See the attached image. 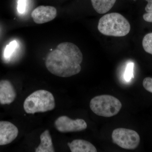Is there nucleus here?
<instances>
[{"label":"nucleus","instance_id":"nucleus-1","mask_svg":"<svg viewBox=\"0 0 152 152\" xmlns=\"http://www.w3.org/2000/svg\"><path fill=\"white\" fill-rule=\"evenodd\" d=\"M83 56L78 47L68 42L59 44L56 49L48 55L45 65L55 75L69 77L79 73Z\"/></svg>","mask_w":152,"mask_h":152},{"label":"nucleus","instance_id":"nucleus-2","mask_svg":"<svg viewBox=\"0 0 152 152\" xmlns=\"http://www.w3.org/2000/svg\"><path fill=\"white\" fill-rule=\"evenodd\" d=\"M99 31L104 35L122 37L127 35L131 30L129 23L122 15L118 13L106 14L98 23Z\"/></svg>","mask_w":152,"mask_h":152},{"label":"nucleus","instance_id":"nucleus-3","mask_svg":"<svg viewBox=\"0 0 152 152\" xmlns=\"http://www.w3.org/2000/svg\"><path fill=\"white\" fill-rule=\"evenodd\" d=\"M55 106L53 95L45 90H38L31 94L25 100L23 104L26 113L33 114L52 110Z\"/></svg>","mask_w":152,"mask_h":152},{"label":"nucleus","instance_id":"nucleus-4","mask_svg":"<svg viewBox=\"0 0 152 152\" xmlns=\"http://www.w3.org/2000/svg\"><path fill=\"white\" fill-rule=\"evenodd\" d=\"M90 107L97 115L111 117L118 113L121 109L122 104L113 96L102 95L93 98L90 102Z\"/></svg>","mask_w":152,"mask_h":152},{"label":"nucleus","instance_id":"nucleus-5","mask_svg":"<svg viewBox=\"0 0 152 152\" xmlns=\"http://www.w3.org/2000/svg\"><path fill=\"white\" fill-rule=\"evenodd\" d=\"M112 137L114 143L127 150L136 149L140 140V136L136 131L125 128H118L114 130Z\"/></svg>","mask_w":152,"mask_h":152},{"label":"nucleus","instance_id":"nucleus-6","mask_svg":"<svg viewBox=\"0 0 152 152\" xmlns=\"http://www.w3.org/2000/svg\"><path fill=\"white\" fill-rule=\"evenodd\" d=\"M57 130L61 133L73 132L84 130L87 128V124L81 119L72 120L66 116L59 117L55 122Z\"/></svg>","mask_w":152,"mask_h":152},{"label":"nucleus","instance_id":"nucleus-7","mask_svg":"<svg viewBox=\"0 0 152 152\" xmlns=\"http://www.w3.org/2000/svg\"><path fill=\"white\" fill-rule=\"evenodd\" d=\"M57 10L51 6H40L31 13V17L37 24H43L53 20L57 16Z\"/></svg>","mask_w":152,"mask_h":152},{"label":"nucleus","instance_id":"nucleus-8","mask_svg":"<svg viewBox=\"0 0 152 152\" xmlns=\"http://www.w3.org/2000/svg\"><path fill=\"white\" fill-rule=\"evenodd\" d=\"M18 128L12 123L5 121H0V145L10 143L18 134Z\"/></svg>","mask_w":152,"mask_h":152},{"label":"nucleus","instance_id":"nucleus-9","mask_svg":"<svg viewBox=\"0 0 152 152\" xmlns=\"http://www.w3.org/2000/svg\"><path fill=\"white\" fill-rule=\"evenodd\" d=\"M16 97V92L10 82L7 80L0 81V103L10 104Z\"/></svg>","mask_w":152,"mask_h":152},{"label":"nucleus","instance_id":"nucleus-10","mask_svg":"<svg viewBox=\"0 0 152 152\" xmlns=\"http://www.w3.org/2000/svg\"><path fill=\"white\" fill-rule=\"evenodd\" d=\"M68 145L72 152H96V147L89 142L83 140H75Z\"/></svg>","mask_w":152,"mask_h":152},{"label":"nucleus","instance_id":"nucleus-11","mask_svg":"<svg viewBox=\"0 0 152 152\" xmlns=\"http://www.w3.org/2000/svg\"><path fill=\"white\" fill-rule=\"evenodd\" d=\"M41 143L36 149V152H54V148L53 145L51 137L48 130L42 133L40 137Z\"/></svg>","mask_w":152,"mask_h":152},{"label":"nucleus","instance_id":"nucleus-12","mask_svg":"<svg viewBox=\"0 0 152 152\" xmlns=\"http://www.w3.org/2000/svg\"><path fill=\"white\" fill-rule=\"evenodd\" d=\"M95 11L99 14L107 12L113 7L116 0H91Z\"/></svg>","mask_w":152,"mask_h":152},{"label":"nucleus","instance_id":"nucleus-13","mask_svg":"<svg viewBox=\"0 0 152 152\" xmlns=\"http://www.w3.org/2000/svg\"><path fill=\"white\" fill-rule=\"evenodd\" d=\"M142 46L145 51L152 55V33H149L144 37Z\"/></svg>","mask_w":152,"mask_h":152},{"label":"nucleus","instance_id":"nucleus-14","mask_svg":"<svg viewBox=\"0 0 152 152\" xmlns=\"http://www.w3.org/2000/svg\"><path fill=\"white\" fill-rule=\"evenodd\" d=\"M18 46V42L17 41H13L10 42L6 46L4 51V56L6 59H9L15 50Z\"/></svg>","mask_w":152,"mask_h":152},{"label":"nucleus","instance_id":"nucleus-15","mask_svg":"<svg viewBox=\"0 0 152 152\" xmlns=\"http://www.w3.org/2000/svg\"><path fill=\"white\" fill-rule=\"evenodd\" d=\"M134 66V63L130 62L129 63L126 67L124 77L125 80L127 82L129 81L132 78L134 77V74H133Z\"/></svg>","mask_w":152,"mask_h":152},{"label":"nucleus","instance_id":"nucleus-16","mask_svg":"<svg viewBox=\"0 0 152 152\" xmlns=\"http://www.w3.org/2000/svg\"><path fill=\"white\" fill-rule=\"evenodd\" d=\"M142 84L145 89L152 93V78L148 77L144 79Z\"/></svg>","mask_w":152,"mask_h":152},{"label":"nucleus","instance_id":"nucleus-17","mask_svg":"<svg viewBox=\"0 0 152 152\" xmlns=\"http://www.w3.org/2000/svg\"><path fill=\"white\" fill-rule=\"evenodd\" d=\"M26 7V0H18V11L20 13L25 12Z\"/></svg>","mask_w":152,"mask_h":152},{"label":"nucleus","instance_id":"nucleus-18","mask_svg":"<svg viewBox=\"0 0 152 152\" xmlns=\"http://www.w3.org/2000/svg\"><path fill=\"white\" fill-rule=\"evenodd\" d=\"M145 1H146L148 3L145 8V10L147 13H152V0Z\"/></svg>","mask_w":152,"mask_h":152},{"label":"nucleus","instance_id":"nucleus-19","mask_svg":"<svg viewBox=\"0 0 152 152\" xmlns=\"http://www.w3.org/2000/svg\"><path fill=\"white\" fill-rule=\"evenodd\" d=\"M143 18L145 21L152 23V13H147L144 14Z\"/></svg>","mask_w":152,"mask_h":152},{"label":"nucleus","instance_id":"nucleus-20","mask_svg":"<svg viewBox=\"0 0 152 152\" xmlns=\"http://www.w3.org/2000/svg\"><path fill=\"white\" fill-rule=\"evenodd\" d=\"M134 1H135V0H134Z\"/></svg>","mask_w":152,"mask_h":152}]
</instances>
